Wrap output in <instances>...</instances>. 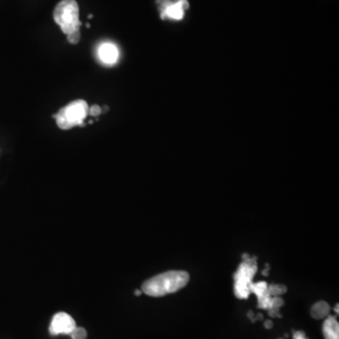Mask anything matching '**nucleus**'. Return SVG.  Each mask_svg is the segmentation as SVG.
Listing matches in <instances>:
<instances>
[{
	"mask_svg": "<svg viewBox=\"0 0 339 339\" xmlns=\"http://www.w3.org/2000/svg\"><path fill=\"white\" fill-rule=\"evenodd\" d=\"M189 281L190 274L187 271L170 270L145 281L142 291L151 297H162L185 287Z\"/></svg>",
	"mask_w": 339,
	"mask_h": 339,
	"instance_id": "obj_1",
	"label": "nucleus"
},
{
	"mask_svg": "<svg viewBox=\"0 0 339 339\" xmlns=\"http://www.w3.org/2000/svg\"><path fill=\"white\" fill-rule=\"evenodd\" d=\"M53 17L66 35L80 29L79 7L75 0H61L54 10Z\"/></svg>",
	"mask_w": 339,
	"mask_h": 339,
	"instance_id": "obj_2",
	"label": "nucleus"
},
{
	"mask_svg": "<svg viewBox=\"0 0 339 339\" xmlns=\"http://www.w3.org/2000/svg\"><path fill=\"white\" fill-rule=\"evenodd\" d=\"M89 114V106L84 100H76L68 104L59 109L54 115L57 125L60 129L68 130L76 125H83V122Z\"/></svg>",
	"mask_w": 339,
	"mask_h": 339,
	"instance_id": "obj_3",
	"label": "nucleus"
},
{
	"mask_svg": "<svg viewBox=\"0 0 339 339\" xmlns=\"http://www.w3.org/2000/svg\"><path fill=\"white\" fill-rule=\"evenodd\" d=\"M257 271L256 257H249L245 259L235 273V295L238 299H248L251 294L250 285L252 277Z\"/></svg>",
	"mask_w": 339,
	"mask_h": 339,
	"instance_id": "obj_4",
	"label": "nucleus"
},
{
	"mask_svg": "<svg viewBox=\"0 0 339 339\" xmlns=\"http://www.w3.org/2000/svg\"><path fill=\"white\" fill-rule=\"evenodd\" d=\"M75 327V321L70 315L64 312H59L53 317L49 327V332L52 336H58L61 334L70 335Z\"/></svg>",
	"mask_w": 339,
	"mask_h": 339,
	"instance_id": "obj_5",
	"label": "nucleus"
},
{
	"mask_svg": "<svg viewBox=\"0 0 339 339\" xmlns=\"http://www.w3.org/2000/svg\"><path fill=\"white\" fill-rule=\"evenodd\" d=\"M189 8L187 0H178L175 3H168L164 6L161 18H170L173 20H181L184 18L185 11Z\"/></svg>",
	"mask_w": 339,
	"mask_h": 339,
	"instance_id": "obj_6",
	"label": "nucleus"
},
{
	"mask_svg": "<svg viewBox=\"0 0 339 339\" xmlns=\"http://www.w3.org/2000/svg\"><path fill=\"white\" fill-rule=\"evenodd\" d=\"M250 291L257 297L259 308L268 309L269 307L271 296L268 293V284L266 282L262 281L258 283H251L250 285Z\"/></svg>",
	"mask_w": 339,
	"mask_h": 339,
	"instance_id": "obj_7",
	"label": "nucleus"
},
{
	"mask_svg": "<svg viewBox=\"0 0 339 339\" xmlns=\"http://www.w3.org/2000/svg\"><path fill=\"white\" fill-rule=\"evenodd\" d=\"M101 60L107 64H113L117 61L119 57L118 48L113 44H103L98 50Z\"/></svg>",
	"mask_w": 339,
	"mask_h": 339,
	"instance_id": "obj_8",
	"label": "nucleus"
},
{
	"mask_svg": "<svg viewBox=\"0 0 339 339\" xmlns=\"http://www.w3.org/2000/svg\"><path fill=\"white\" fill-rule=\"evenodd\" d=\"M322 330L325 339H339V321L335 317H327L323 323Z\"/></svg>",
	"mask_w": 339,
	"mask_h": 339,
	"instance_id": "obj_9",
	"label": "nucleus"
},
{
	"mask_svg": "<svg viewBox=\"0 0 339 339\" xmlns=\"http://www.w3.org/2000/svg\"><path fill=\"white\" fill-rule=\"evenodd\" d=\"M329 313H330V305L324 301L318 302L311 308V316L316 320H321V319L327 318Z\"/></svg>",
	"mask_w": 339,
	"mask_h": 339,
	"instance_id": "obj_10",
	"label": "nucleus"
},
{
	"mask_svg": "<svg viewBox=\"0 0 339 339\" xmlns=\"http://www.w3.org/2000/svg\"><path fill=\"white\" fill-rule=\"evenodd\" d=\"M268 293L271 297H280L287 291V287L285 285H274L271 284L268 285Z\"/></svg>",
	"mask_w": 339,
	"mask_h": 339,
	"instance_id": "obj_11",
	"label": "nucleus"
},
{
	"mask_svg": "<svg viewBox=\"0 0 339 339\" xmlns=\"http://www.w3.org/2000/svg\"><path fill=\"white\" fill-rule=\"evenodd\" d=\"M70 336L72 339H87V331L82 327H75Z\"/></svg>",
	"mask_w": 339,
	"mask_h": 339,
	"instance_id": "obj_12",
	"label": "nucleus"
},
{
	"mask_svg": "<svg viewBox=\"0 0 339 339\" xmlns=\"http://www.w3.org/2000/svg\"><path fill=\"white\" fill-rule=\"evenodd\" d=\"M80 38H81L80 30H75L74 32L67 35V41L72 44H78L80 41Z\"/></svg>",
	"mask_w": 339,
	"mask_h": 339,
	"instance_id": "obj_13",
	"label": "nucleus"
},
{
	"mask_svg": "<svg viewBox=\"0 0 339 339\" xmlns=\"http://www.w3.org/2000/svg\"><path fill=\"white\" fill-rule=\"evenodd\" d=\"M284 303H285L284 300L281 299L280 297H271L268 308H279L280 309V307L284 305Z\"/></svg>",
	"mask_w": 339,
	"mask_h": 339,
	"instance_id": "obj_14",
	"label": "nucleus"
},
{
	"mask_svg": "<svg viewBox=\"0 0 339 339\" xmlns=\"http://www.w3.org/2000/svg\"><path fill=\"white\" fill-rule=\"evenodd\" d=\"M89 114L93 116V117L100 115L101 114V107L97 105H93L91 107H89Z\"/></svg>",
	"mask_w": 339,
	"mask_h": 339,
	"instance_id": "obj_15",
	"label": "nucleus"
},
{
	"mask_svg": "<svg viewBox=\"0 0 339 339\" xmlns=\"http://www.w3.org/2000/svg\"><path fill=\"white\" fill-rule=\"evenodd\" d=\"M268 315L271 318H281L279 308H268Z\"/></svg>",
	"mask_w": 339,
	"mask_h": 339,
	"instance_id": "obj_16",
	"label": "nucleus"
},
{
	"mask_svg": "<svg viewBox=\"0 0 339 339\" xmlns=\"http://www.w3.org/2000/svg\"><path fill=\"white\" fill-rule=\"evenodd\" d=\"M293 339H306V338H305V335H304V333H303V332L299 331V332H295V333H294V335H293Z\"/></svg>",
	"mask_w": 339,
	"mask_h": 339,
	"instance_id": "obj_17",
	"label": "nucleus"
},
{
	"mask_svg": "<svg viewBox=\"0 0 339 339\" xmlns=\"http://www.w3.org/2000/svg\"><path fill=\"white\" fill-rule=\"evenodd\" d=\"M272 326H273V323H272L271 321H269V320H268V321H266L265 328H267V329H271Z\"/></svg>",
	"mask_w": 339,
	"mask_h": 339,
	"instance_id": "obj_18",
	"label": "nucleus"
},
{
	"mask_svg": "<svg viewBox=\"0 0 339 339\" xmlns=\"http://www.w3.org/2000/svg\"><path fill=\"white\" fill-rule=\"evenodd\" d=\"M268 269H269V266H268V264H267L266 265V268L263 270V272H262V274L264 275V276H268Z\"/></svg>",
	"mask_w": 339,
	"mask_h": 339,
	"instance_id": "obj_19",
	"label": "nucleus"
},
{
	"mask_svg": "<svg viewBox=\"0 0 339 339\" xmlns=\"http://www.w3.org/2000/svg\"><path fill=\"white\" fill-rule=\"evenodd\" d=\"M248 317L250 318V320H251V321H255V317H254V315H253V313H252L251 311H250V312L248 313Z\"/></svg>",
	"mask_w": 339,
	"mask_h": 339,
	"instance_id": "obj_20",
	"label": "nucleus"
},
{
	"mask_svg": "<svg viewBox=\"0 0 339 339\" xmlns=\"http://www.w3.org/2000/svg\"><path fill=\"white\" fill-rule=\"evenodd\" d=\"M142 294V291L141 290H135V295L140 296Z\"/></svg>",
	"mask_w": 339,
	"mask_h": 339,
	"instance_id": "obj_21",
	"label": "nucleus"
},
{
	"mask_svg": "<svg viewBox=\"0 0 339 339\" xmlns=\"http://www.w3.org/2000/svg\"><path fill=\"white\" fill-rule=\"evenodd\" d=\"M339 303H338V304H337V306H336V307H335V311H336V312H337V314H339Z\"/></svg>",
	"mask_w": 339,
	"mask_h": 339,
	"instance_id": "obj_22",
	"label": "nucleus"
}]
</instances>
